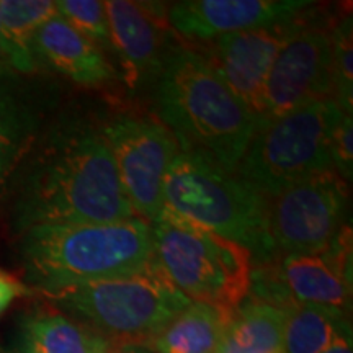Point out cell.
I'll use <instances>...</instances> for the list:
<instances>
[{
  "label": "cell",
  "mask_w": 353,
  "mask_h": 353,
  "mask_svg": "<svg viewBox=\"0 0 353 353\" xmlns=\"http://www.w3.org/2000/svg\"><path fill=\"white\" fill-rule=\"evenodd\" d=\"M254 296L285 311L293 304H312L350 316L352 280L325 252L288 255L278 263L272 280L259 281Z\"/></svg>",
  "instance_id": "obj_12"
},
{
  "label": "cell",
  "mask_w": 353,
  "mask_h": 353,
  "mask_svg": "<svg viewBox=\"0 0 353 353\" xmlns=\"http://www.w3.org/2000/svg\"><path fill=\"white\" fill-rule=\"evenodd\" d=\"M330 34L296 23L286 39L267 82L255 126L301 108L311 101L334 99Z\"/></svg>",
  "instance_id": "obj_10"
},
{
  "label": "cell",
  "mask_w": 353,
  "mask_h": 353,
  "mask_svg": "<svg viewBox=\"0 0 353 353\" xmlns=\"http://www.w3.org/2000/svg\"><path fill=\"white\" fill-rule=\"evenodd\" d=\"M294 26L296 21L291 20L218 38V59L213 64L234 95L254 113L255 120L272 65Z\"/></svg>",
  "instance_id": "obj_13"
},
{
  "label": "cell",
  "mask_w": 353,
  "mask_h": 353,
  "mask_svg": "<svg viewBox=\"0 0 353 353\" xmlns=\"http://www.w3.org/2000/svg\"><path fill=\"white\" fill-rule=\"evenodd\" d=\"M309 0H185L169 8V23L188 39H213L294 20Z\"/></svg>",
  "instance_id": "obj_11"
},
{
  "label": "cell",
  "mask_w": 353,
  "mask_h": 353,
  "mask_svg": "<svg viewBox=\"0 0 353 353\" xmlns=\"http://www.w3.org/2000/svg\"><path fill=\"white\" fill-rule=\"evenodd\" d=\"M154 255L192 303L232 314L252 283V254L244 245L162 208L151 221Z\"/></svg>",
  "instance_id": "obj_6"
},
{
  "label": "cell",
  "mask_w": 353,
  "mask_h": 353,
  "mask_svg": "<svg viewBox=\"0 0 353 353\" xmlns=\"http://www.w3.org/2000/svg\"><path fill=\"white\" fill-rule=\"evenodd\" d=\"M285 309L247 296L234 311L214 353H285Z\"/></svg>",
  "instance_id": "obj_17"
},
{
  "label": "cell",
  "mask_w": 353,
  "mask_h": 353,
  "mask_svg": "<svg viewBox=\"0 0 353 353\" xmlns=\"http://www.w3.org/2000/svg\"><path fill=\"white\" fill-rule=\"evenodd\" d=\"M332 43V85L335 101L345 114L353 112V28L352 17L343 19L334 33Z\"/></svg>",
  "instance_id": "obj_22"
},
{
  "label": "cell",
  "mask_w": 353,
  "mask_h": 353,
  "mask_svg": "<svg viewBox=\"0 0 353 353\" xmlns=\"http://www.w3.org/2000/svg\"><path fill=\"white\" fill-rule=\"evenodd\" d=\"M107 12L110 44L118 57L125 81L131 88L159 76L164 68V41L157 21L143 3L130 0L103 2Z\"/></svg>",
  "instance_id": "obj_14"
},
{
  "label": "cell",
  "mask_w": 353,
  "mask_h": 353,
  "mask_svg": "<svg viewBox=\"0 0 353 353\" xmlns=\"http://www.w3.org/2000/svg\"><path fill=\"white\" fill-rule=\"evenodd\" d=\"M39 134V112L15 70L0 61V196Z\"/></svg>",
  "instance_id": "obj_16"
},
{
  "label": "cell",
  "mask_w": 353,
  "mask_h": 353,
  "mask_svg": "<svg viewBox=\"0 0 353 353\" xmlns=\"http://www.w3.org/2000/svg\"><path fill=\"white\" fill-rule=\"evenodd\" d=\"M26 161L13 210L20 232L37 224L138 218L103 131L88 123L69 120L52 128Z\"/></svg>",
  "instance_id": "obj_1"
},
{
  "label": "cell",
  "mask_w": 353,
  "mask_h": 353,
  "mask_svg": "<svg viewBox=\"0 0 353 353\" xmlns=\"http://www.w3.org/2000/svg\"><path fill=\"white\" fill-rule=\"evenodd\" d=\"M107 353H154L151 347L138 345V343H125V345H112Z\"/></svg>",
  "instance_id": "obj_27"
},
{
  "label": "cell",
  "mask_w": 353,
  "mask_h": 353,
  "mask_svg": "<svg viewBox=\"0 0 353 353\" xmlns=\"http://www.w3.org/2000/svg\"><path fill=\"white\" fill-rule=\"evenodd\" d=\"M343 112L335 99L301 108L255 126L236 174L265 196L334 170L330 138Z\"/></svg>",
  "instance_id": "obj_7"
},
{
  "label": "cell",
  "mask_w": 353,
  "mask_h": 353,
  "mask_svg": "<svg viewBox=\"0 0 353 353\" xmlns=\"http://www.w3.org/2000/svg\"><path fill=\"white\" fill-rule=\"evenodd\" d=\"M156 103L182 151L201 154L236 174L255 131V117L195 51L176 50L159 74Z\"/></svg>",
  "instance_id": "obj_2"
},
{
  "label": "cell",
  "mask_w": 353,
  "mask_h": 353,
  "mask_svg": "<svg viewBox=\"0 0 353 353\" xmlns=\"http://www.w3.org/2000/svg\"><path fill=\"white\" fill-rule=\"evenodd\" d=\"M101 131L131 208L151 223L164 208L162 190L167 170L180 152L179 141L164 123L151 118L120 117Z\"/></svg>",
  "instance_id": "obj_9"
},
{
  "label": "cell",
  "mask_w": 353,
  "mask_h": 353,
  "mask_svg": "<svg viewBox=\"0 0 353 353\" xmlns=\"http://www.w3.org/2000/svg\"><path fill=\"white\" fill-rule=\"evenodd\" d=\"M162 203L169 213L244 245L252 255L273 252L268 196L201 154L180 149L167 170Z\"/></svg>",
  "instance_id": "obj_4"
},
{
  "label": "cell",
  "mask_w": 353,
  "mask_h": 353,
  "mask_svg": "<svg viewBox=\"0 0 353 353\" xmlns=\"http://www.w3.org/2000/svg\"><path fill=\"white\" fill-rule=\"evenodd\" d=\"M324 353H353L352 334L342 335V337L337 339V341H335Z\"/></svg>",
  "instance_id": "obj_26"
},
{
  "label": "cell",
  "mask_w": 353,
  "mask_h": 353,
  "mask_svg": "<svg viewBox=\"0 0 353 353\" xmlns=\"http://www.w3.org/2000/svg\"><path fill=\"white\" fill-rule=\"evenodd\" d=\"M48 298L110 345L148 347L192 303L175 288L156 259L132 275L70 286Z\"/></svg>",
  "instance_id": "obj_5"
},
{
  "label": "cell",
  "mask_w": 353,
  "mask_h": 353,
  "mask_svg": "<svg viewBox=\"0 0 353 353\" xmlns=\"http://www.w3.org/2000/svg\"><path fill=\"white\" fill-rule=\"evenodd\" d=\"M112 347L85 324L61 311H39L21 324L20 353H107Z\"/></svg>",
  "instance_id": "obj_19"
},
{
  "label": "cell",
  "mask_w": 353,
  "mask_h": 353,
  "mask_svg": "<svg viewBox=\"0 0 353 353\" xmlns=\"http://www.w3.org/2000/svg\"><path fill=\"white\" fill-rule=\"evenodd\" d=\"M232 314L206 304L190 303L149 347L154 353H214Z\"/></svg>",
  "instance_id": "obj_20"
},
{
  "label": "cell",
  "mask_w": 353,
  "mask_h": 353,
  "mask_svg": "<svg viewBox=\"0 0 353 353\" xmlns=\"http://www.w3.org/2000/svg\"><path fill=\"white\" fill-rule=\"evenodd\" d=\"M56 10L70 26L90 39L101 51L112 52L110 28L103 2L99 0H59Z\"/></svg>",
  "instance_id": "obj_23"
},
{
  "label": "cell",
  "mask_w": 353,
  "mask_h": 353,
  "mask_svg": "<svg viewBox=\"0 0 353 353\" xmlns=\"http://www.w3.org/2000/svg\"><path fill=\"white\" fill-rule=\"evenodd\" d=\"M32 293V290L26 286L23 281L13 276L12 273L0 268V316L10 307V304L21 296Z\"/></svg>",
  "instance_id": "obj_25"
},
{
  "label": "cell",
  "mask_w": 353,
  "mask_h": 353,
  "mask_svg": "<svg viewBox=\"0 0 353 353\" xmlns=\"http://www.w3.org/2000/svg\"><path fill=\"white\" fill-rule=\"evenodd\" d=\"M352 334L345 312L337 309L293 304L286 309L283 352L324 353L342 335Z\"/></svg>",
  "instance_id": "obj_21"
},
{
  "label": "cell",
  "mask_w": 353,
  "mask_h": 353,
  "mask_svg": "<svg viewBox=\"0 0 353 353\" xmlns=\"http://www.w3.org/2000/svg\"><path fill=\"white\" fill-rule=\"evenodd\" d=\"M20 257L28 283L43 294L143 270L156 259L151 223L37 224L21 231Z\"/></svg>",
  "instance_id": "obj_3"
},
{
  "label": "cell",
  "mask_w": 353,
  "mask_h": 353,
  "mask_svg": "<svg viewBox=\"0 0 353 353\" xmlns=\"http://www.w3.org/2000/svg\"><path fill=\"white\" fill-rule=\"evenodd\" d=\"M38 64L44 63L85 87H100L117 77V70L90 39L70 26L59 13L39 26L34 39Z\"/></svg>",
  "instance_id": "obj_15"
},
{
  "label": "cell",
  "mask_w": 353,
  "mask_h": 353,
  "mask_svg": "<svg viewBox=\"0 0 353 353\" xmlns=\"http://www.w3.org/2000/svg\"><path fill=\"white\" fill-rule=\"evenodd\" d=\"M353 123L352 114L343 113L330 138V162L332 169L350 182L353 175Z\"/></svg>",
  "instance_id": "obj_24"
},
{
  "label": "cell",
  "mask_w": 353,
  "mask_h": 353,
  "mask_svg": "<svg viewBox=\"0 0 353 353\" xmlns=\"http://www.w3.org/2000/svg\"><path fill=\"white\" fill-rule=\"evenodd\" d=\"M56 13L51 0H0V61L17 74H33L37 33Z\"/></svg>",
  "instance_id": "obj_18"
},
{
  "label": "cell",
  "mask_w": 353,
  "mask_h": 353,
  "mask_svg": "<svg viewBox=\"0 0 353 353\" xmlns=\"http://www.w3.org/2000/svg\"><path fill=\"white\" fill-rule=\"evenodd\" d=\"M347 182L335 170L317 174L272 196L268 236L273 250L322 254L345 226Z\"/></svg>",
  "instance_id": "obj_8"
}]
</instances>
